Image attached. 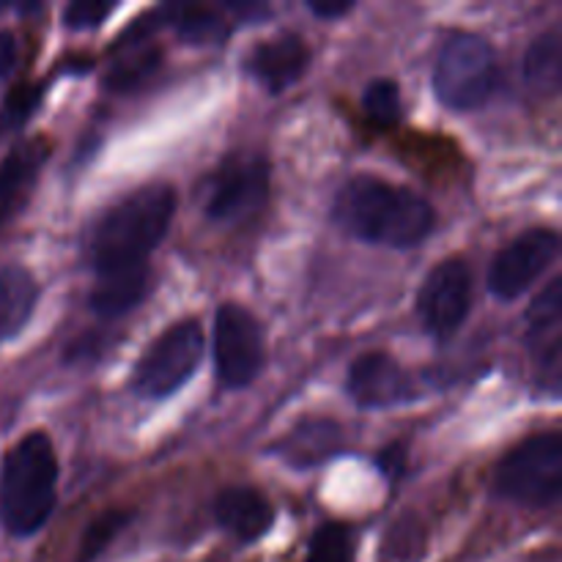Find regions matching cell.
Listing matches in <instances>:
<instances>
[{
    "instance_id": "44dd1931",
    "label": "cell",
    "mask_w": 562,
    "mask_h": 562,
    "mask_svg": "<svg viewBox=\"0 0 562 562\" xmlns=\"http://www.w3.org/2000/svg\"><path fill=\"white\" fill-rule=\"evenodd\" d=\"M130 521H132L130 510L113 508V510H104V514H99L97 519H93L91 525L86 527V532H82L80 552H77V562H93V560H97L99 554H102L104 549H108L110 543H113L115 538H119L121 532L126 530V525H130Z\"/></svg>"
},
{
    "instance_id": "8992f818",
    "label": "cell",
    "mask_w": 562,
    "mask_h": 562,
    "mask_svg": "<svg viewBox=\"0 0 562 562\" xmlns=\"http://www.w3.org/2000/svg\"><path fill=\"white\" fill-rule=\"evenodd\" d=\"M203 346H206V338L195 318H184L165 329L137 360L135 373H132L135 393L151 401L179 393L195 376L203 360Z\"/></svg>"
},
{
    "instance_id": "5bb4252c",
    "label": "cell",
    "mask_w": 562,
    "mask_h": 562,
    "mask_svg": "<svg viewBox=\"0 0 562 562\" xmlns=\"http://www.w3.org/2000/svg\"><path fill=\"white\" fill-rule=\"evenodd\" d=\"M214 519L236 541H261L274 525V508L258 488L231 486L214 499Z\"/></svg>"
},
{
    "instance_id": "7a4b0ae2",
    "label": "cell",
    "mask_w": 562,
    "mask_h": 562,
    "mask_svg": "<svg viewBox=\"0 0 562 562\" xmlns=\"http://www.w3.org/2000/svg\"><path fill=\"white\" fill-rule=\"evenodd\" d=\"M176 214V190L168 184L140 187L121 198L93 225L88 261L97 278L148 267V258L170 231Z\"/></svg>"
},
{
    "instance_id": "30bf717a",
    "label": "cell",
    "mask_w": 562,
    "mask_h": 562,
    "mask_svg": "<svg viewBox=\"0 0 562 562\" xmlns=\"http://www.w3.org/2000/svg\"><path fill=\"white\" fill-rule=\"evenodd\" d=\"M560 252V236L552 228H532L516 236L494 256L488 267V291L499 300H519Z\"/></svg>"
},
{
    "instance_id": "8fae6325",
    "label": "cell",
    "mask_w": 562,
    "mask_h": 562,
    "mask_svg": "<svg viewBox=\"0 0 562 562\" xmlns=\"http://www.w3.org/2000/svg\"><path fill=\"white\" fill-rule=\"evenodd\" d=\"M346 390L362 409H390L415 398L412 376L384 351H368L349 368Z\"/></svg>"
},
{
    "instance_id": "52a82bcc",
    "label": "cell",
    "mask_w": 562,
    "mask_h": 562,
    "mask_svg": "<svg viewBox=\"0 0 562 562\" xmlns=\"http://www.w3.org/2000/svg\"><path fill=\"white\" fill-rule=\"evenodd\" d=\"M272 168L261 154H234L209 176L203 212L212 223L234 225L250 220L269 198Z\"/></svg>"
},
{
    "instance_id": "7c38bea8",
    "label": "cell",
    "mask_w": 562,
    "mask_h": 562,
    "mask_svg": "<svg viewBox=\"0 0 562 562\" xmlns=\"http://www.w3.org/2000/svg\"><path fill=\"white\" fill-rule=\"evenodd\" d=\"M560 329H562V280L554 278L527 311V349H530L541 384L558 393L560 384Z\"/></svg>"
},
{
    "instance_id": "d6986e66",
    "label": "cell",
    "mask_w": 562,
    "mask_h": 562,
    "mask_svg": "<svg viewBox=\"0 0 562 562\" xmlns=\"http://www.w3.org/2000/svg\"><path fill=\"white\" fill-rule=\"evenodd\" d=\"M525 80L538 93H558L562 82V33L560 27L541 33L527 47Z\"/></svg>"
},
{
    "instance_id": "9a60e30c",
    "label": "cell",
    "mask_w": 562,
    "mask_h": 562,
    "mask_svg": "<svg viewBox=\"0 0 562 562\" xmlns=\"http://www.w3.org/2000/svg\"><path fill=\"white\" fill-rule=\"evenodd\" d=\"M38 302V283L25 267H0V344L16 338L31 322Z\"/></svg>"
},
{
    "instance_id": "2e32d148",
    "label": "cell",
    "mask_w": 562,
    "mask_h": 562,
    "mask_svg": "<svg viewBox=\"0 0 562 562\" xmlns=\"http://www.w3.org/2000/svg\"><path fill=\"white\" fill-rule=\"evenodd\" d=\"M344 445V434L340 426L333 420H305L278 445V456L291 467H307L324 464L329 456H335Z\"/></svg>"
},
{
    "instance_id": "7402d4cb",
    "label": "cell",
    "mask_w": 562,
    "mask_h": 562,
    "mask_svg": "<svg viewBox=\"0 0 562 562\" xmlns=\"http://www.w3.org/2000/svg\"><path fill=\"white\" fill-rule=\"evenodd\" d=\"M362 110L368 119L379 126H395L404 119V104H401L398 82L387 80H371L362 91Z\"/></svg>"
},
{
    "instance_id": "d4e9b609",
    "label": "cell",
    "mask_w": 562,
    "mask_h": 562,
    "mask_svg": "<svg viewBox=\"0 0 562 562\" xmlns=\"http://www.w3.org/2000/svg\"><path fill=\"white\" fill-rule=\"evenodd\" d=\"M115 11V3H102V0H75L64 9V22L69 31H93L102 25Z\"/></svg>"
},
{
    "instance_id": "ffe728a7",
    "label": "cell",
    "mask_w": 562,
    "mask_h": 562,
    "mask_svg": "<svg viewBox=\"0 0 562 562\" xmlns=\"http://www.w3.org/2000/svg\"><path fill=\"white\" fill-rule=\"evenodd\" d=\"M179 38L187 44H217L228 36V22L223 20L220 9L209 5H170V22Z\"/></svg>"
},
{
    "instance_id": "3957f363",
    "label": "cell",
    "mask_w": 562,
    "mask_h": 562,
    "mask_svg": "<svg viewBox=\"0 0 562 562\" xmlns=\"http://www.w3.org/2000/svg\"><path fill=\"white\" fill-rule=\"evenodd\" d=\"M58 503V459L47 434H25L0 467V519L16 538L36 536Z\"/></svg>"
},
{
    "instance_id": "603a6c76",
    "label": "cell",
    "mask_w": 562,
    "mask_h": 562,
    "mask_svg": "<svg viewBox=\"0 0 562 562\" xmlns=\"http://www.w3.org/2000/svg\"><path fill=\"white\" fill-rule=\"evenodd\" d=\"M159 64H162V53H159V49H137V53L126 55V58H121L119 64L110 69V75L104 77V86H108L110 91H132V88L140 86L143 80H148V77L159 69Z\"/></svg>"
},
{
    "instance_id": "6da1fadb",
    "label": "cell",
    "mask_w": 562,
    "mask_h": 562,
    "mask_svg": "<svg viewBox=\"0 0 562 562\" xmlns=\"http://www.w3.org/2000/svg\"><path fill=\"white\" fill-rule=\"evenodd\" d=\"M333 217L357 239L398 250L420 245L437 223L426 198L371 173L355 176L340 187Z\"/></svg>"
},
{
    "instance_id": "9c48e42d",
    "label": "cell",
    "mask_w": 562,
    "mask_h": 562,
    "mask_svg": "<svg viewBox=\"0 0 562 562\" xmlns=\"http://www.w3.org/2000/svg\"><path fill=\"white\" fill-rule=\"evenodd\" d=\"M472 307V272L464 261L450 258L423 280L417 313L426 333L437 340L453 338Z\"/></svg>"
},
{
    "instance_id": "5b68a950",
    "label": "cell",
    "mask_w": 562,
    "mask_h": 562,
    "mask_svg": "<svg viewBox=\"0 0 562 562\" xmlns=\"http://www.w3.org/2000/svg\"><path fill=\"white\" fill-rule=\"evenodd\" d=\"M497 55L475 33H453L442 44L434 66V91L448 110L467 113L486 104L497 88Z\"/></svg>"
},
{
    "instance_id": "f1b7e54d",
    "label": "cell",
    "mask_w": 562,
    "mask_h": 562,
    "mask_svg": "<svg viewBox=\"0 0 562 562\" xmlns=\"http://www.w3.org/2000/svg\"><path fill=\"white\" fill-rule=\"evenodd\" d=\"M16 66V38L11 31H0V80L14 71Z\"/></svg>"
},
{
    "instance_id": "83f0119b",
    "label": "cell",
    "mask_w": 562,
    "mask_h": 562,
    "mask_svg": "<svg viewBox=\"0 0 562 562\" xmlns=\"http://www.w3.org/2000/svg\"><path fill=\"white\" fill-rule=\"evenodd\" d=\"M307 9H311V14L322 16V20H338V16L349 14L355 3L351 0H311Z\"/></svg>"
},
{
    "instance_id": "4316f807",
    "label": "cell",
    "mask_w": 562,
    "mask_h": 562,
    "mask_svg": "<svg viewBox=\"0 0 562 562\" xmlns=\"http://www.w3.org/2000/svg\"><path fill=\"white\" fill-rule=\"evenodd\" d=\"M404 467H406V448L401 442L390 445V448H384L382 456H379V470H382L390 481H395V477L404 472Z\"/></svg>"
},
{
    "instance_id": "484cf974",
    "label": "cell",
    "mask_w": 562,
    "mask_h": 562,
    "mask_svg": "<svg viewBox=\"0 0 562 562\" xmlns=\"http://www.w3.org/2000/svg\"><path fill=\"white\" fill-rule=\"evenodd\" d=\"M36 104H38L36 86L16 88V91L9 93V99H5V104H3L5 121H9V124H22V121L33 113V108H36Z\"/></svg>"
},
{
    "instance_id": "ba28073f",
    "label": "cell",
    "mask_w": 562,
    "mask_h": 562,
    "mask_svg": "<svg viewBox=\"0 0 562 562\" xmlns=\"http://www.w3.org/2000/svg\"><path fill=\"white\" fill-rule=\"evenodd\" d=\"M267 362V344L258 318L241 305H223L214 316V368L225 387L256 382Z\"/></svg>"
},
{
    "instance_id": "ac0fdd59",
    "label": "cell",
    "mask_w": 562,
    "mask_h": 562,
    "mask_svg": "<svg viewBox=\"0 0 562 562\" xmlns=\"http://www.w3.org/2000/svg\"><path fill=\"white\" fill-rule=\"evenodd\" d=\"M47 159V146L42 140H31L14 148L3 165H0V220L14 212L16 203L27 195Z\"/></svg>"
},
{
    "instance_id": "e0dca14e",
    "label": "cell",
    "mask_w": 562,
    "mask_h": 562,
    "mask_svg": "<svg viewBox=\"0 0 562 562\" xmlns=\"http://www.w3.org/2000/svg\"><path fill=\"white\" fill-rule=\"evenodd\" d=\"M151 267L110 274V278H97V289L91 294V307L102 318H121L135 311L151 294Z\"/></svg>"
},
{
    "instance_id": "4fadbf2b",
    "label": "cell",
    "mask_w": 562,
    "mask_h": 562,
    "mask_svg": "<svg viewBox=\"0 0 562 562\" xmlns=\"http://www.w3.org/2000/svg\"><path fill=\"white\" fill-rule=\"evenodd\" d=\"M307 64H311V49L302 42V36H294V33L261 42L245 58L247 75L261 82L269 93L289 91L305 75Z\"/></svg>"
},
{
    "instance_id": "277c9868",
    "label": "cell",
    "mask_w": 562,
    "mask_h": 562,
    "mask_svg": "<svg viewBox=\"0 0 562 562\" xmlns=\"http://www.w3.org/2000/svg\"><path fill=\"white\" fill-rule=\"evenodd\" d=\"M494 492L521 508H554L562 494L560 434H536L516 445L494 472Z\"/></svg>"
},
{
    "instance_id": "cb8c5ba5",
    "label": "cell",
    "mask_w": 562,
    "mask_h": 562,
    "mask_svg": "<svg viewBox=\"0 0 562 562\" xmlns=\"http://www.w3.org/2000/svg\"><path fill=\"white\" fill-rule=\"evenodd\" d=\"M307 562H355V541L349 527L324 525L311 541Z\"/></svg>"
}]
</instances>
